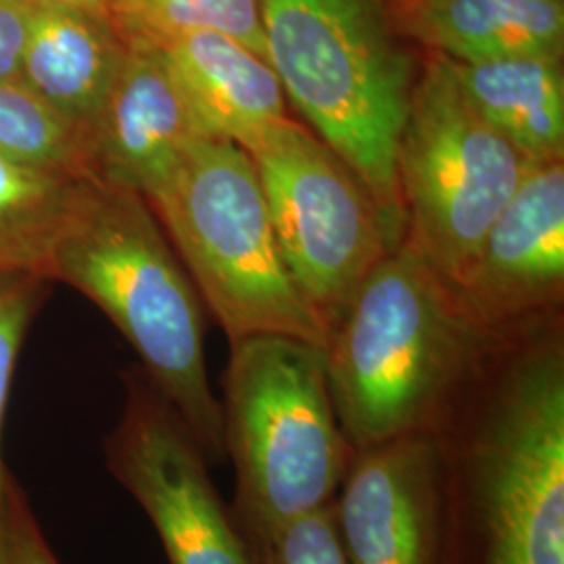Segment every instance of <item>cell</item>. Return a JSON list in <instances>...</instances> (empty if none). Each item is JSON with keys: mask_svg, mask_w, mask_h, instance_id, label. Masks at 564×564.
<instances>
[{"mask_svg": "<svg viewBox=\"0 0 564 564\" xmlns=\"http://www.w3.org/2000/svg\"><path fill=\"white\" fill-rule=\"evenodd\" d=\"M433 433L444 564H564V345L554 318L505 337Z\"/></svg>", "mask_w": 564, "mask_h": 564, "instance_id": "cell-1", "label": "cell"}, {"mask_svg": "<svg viewBox=\"0 0 564 564\" xmlns=\"http://www.w3.org/2000/svg\"><path fill=\"white\" fill-rule=\"evenodd\" d=\"M506 335L479 323L400 242L364 279L324 345L347 442L366 449L433 429Z\"/></svg>", "mask_w": 564, "mask_h": 564, "instance_id": "cell-2", "label": "cell"}, {"mask_svg": "<svg viewBox=\"0 0 564 564\" xmlns=\"http://www.w3.org/2000/svg\"><path fill=\"white\" fill-rule=\"evenodd\" d=\"M51 279L101 307L209 466L226 460L223 408L205 364L202 297L141 193L99 178L82 182Z\"/></svg>", "mask_w": 564, "mask_h": 564, "instance_id": "cell-3", "label": "cell"}, {"mask_svg": "<svg viewBox=\"0 0 564 564\" xmlns=\"http://www.w3.org/2000/svg\"><path fill=\"white\" fill-rule=\"evenodd\" d=\"M265 59L312 132L364 182L403 241L398 142L419 76L391 0H258Z\"/></svg>", "mask_w": 564, "mask_h": 564, "instance_id": "cell-4", "label": "cell"}, {"mask_svg": "<svg viewBox=\"0 0 564 564\" xmlns=\"http://www.w3.org/2000/svg\"><path fill=\"white\" fill-rule=\"evenodd\" d=\"M220 408L230 506L253 547L335 500L356 449L333 405L323 347L281 335L230 343Z\"/></svg>", "mask_w": 564, "mask_h": 564, "instance_id": "cell-5", "label": "cell"}, {"mask_svg": "<svg viewBox=\"0 0 564 564\" xmlns=\"http://www.w3.org/2000/svg\"><path fill=\"white\" fill-rule=\"evenodd\" d=\"M144 199L228 341L281 335L324 349L328 330L282 260L256 165L237 142H195Z\"/></svg>", "mask_w": 564, "mask_h": 564, "instance_id": "cell-6", "label": "cell"}, {"mask_svg": "<svg viewBox=\"0 0 564 564\" xmlns=\"http://www.w3.org/2000/svg\"><path fill=\"white\" fill-rule=\"evenodd\" d=\"M395 162L403 241L460 295L489 228L535 165L477 113L437 55L419 69Z\"/></svg>", "mask_w": 564, "mask_h": 564, "instance_id": "cell-7", "label": "cell"}, {"mask_svg": "<svg viewBox=\"0 0 564 564\" xmlns=\"http://www.w3.org/2000/svg\"><path fill=\"white\" fill-rule=\"evenodd\" d=\"M239 147L256 165L282 260L330 330L398 242L364 182L312 130L284 118Z\"/></svg>", "mask_w": 564, "mask_h": 564, "instance_id": "cell-8", "label": "cell"}, {"mask_svg": "<svg viewBox=\"0 0 564 564\" xmlns=\"http://www.w3.org/2000/svg\"><path fill=\"white\" fill-rule=\"evenodd\" d=\"M105 463L155 527L170 564H260L209 463L149 379H130Z\"/></svg>", "mask_w": 564, "mask_h": 564, "instance_id": "cell-9", "label": "cell"}, {"mask_svg": "<svg viewBox=\"0 0 564 564\" xmlns=\"http://www.w3.org/2000/svg\"><path fill=\"white\" fill-rule=\"evenodd\" d=\"M333 514L349 564H444V464L433 429L356 449Z\"/></svg>", "mask_w": 564, "mask_h": 564, "instance_id": "cell-10", "label": "cell"}, {"mask_svg": "<svg viewBox=\"0 0 564 564\" xmlns=\"http://www.w3.org/2000/svg\"><path fill=\"white\" fill-rule=\"evenodd\" d=\"M564 293V162L535 165L489 228L460 291L496 333L554 318Z\"/></svg>", "mask_w": 564, "mask_h": 564, "instance_id": "cell-11", "label": "cell"}, {"mask_svg": "<svg viewBox=\"0 0 564 564\" xmlns=\"http://www.w3.org/2000/svg\"><path fill=\"white\" fill-rule=\"evenodd\" d=\"M84 137L93 178L147 197L209 134L162 53L128 46L118 78Z\"/></svg>", "mask_w": 564, "mask_h": 564, "instance_id": "cell-12", "label": "cell"}, {"mask_svg": "<svg viewBox=\"0 0 564 564\" xmlns=\"http://www.w3.org/2000/svg\"><path fill=\"white\" fill-rule=\"evenodd\" d=\"M153 48L162 53L209 137L241 144L265 126L289 118L272 65L232 36L191 32Z\"/></svg>", "mask_w": 564, "mask_h": 564, "instance_id": "cell-13", "label": "cell"}, {"mask_svg": "<svg viewBox=\"0 0 564 564\" xmlns=\"http://www.w3.org/2000/svg\"><path fill=\"white\" fill-rule=\"evenodd\" d=\"M126 51L107 13L41 4L32 11L21 82L86 132L118 78Z\"/></svg>", "mask_w": 564, "mask_h": 564, "instance_id": "cell-14", "label": "cell"}, {"mask_svg": "<svg viewBox=\"0 0 564 564\" xmlns=\"http://www.w3.org/2000/svg\"><path fill=\"white\" fill-rule=\"evenodd\" d=\"M410 44L449 61L563 57L564 0H391Z\"/></svg>", "mask_w": 564, "mask_h": 564, "instance_id": "cell-15", "label": "cell"}, {"mask_svg": "<svg viewBox=\"0 0 564 564\" xmlns=\"http://www.w3.org/2000/svg\"><path fill=\"white\" fill-rule=\"evenodd\" d=\"M447 61L464 97L531 165L563 162V57Z\"/></svg>", "mask_w": 564, "mask_h": 564, "instance_id": "cell-16", "label": "cell"}, {"mask_svg": "<svg viewBox=\"0 0 564 564\" xmlns=\"http://www.w3.org/2000/svg\"><path fill=\"white\" fill-rule=\"evenodd\" d=\"M84 181L0 158V286L51 279L55 247Z\"/></svg>", "mask_w": 564, "mask_h": 564, "instance_id": "cell-17", "label": "cell"}, {"mask_svg": "<svg viewBox=\"0 0 564 564\" xmlns=\"http://www.w3.org/2000/svg\"><path fill=\"white\" fill-rule=\"evenodd\" d=\"M126 46H160L191 32H220L265 59L258 0H107Z\"/></svg>", "mask_w": 564, "mask_h": 564, "instance_id": "cell-18", "label": "cell"}, {"mask_svg": "<svg viewBox=\"0 0 564 564\" xmlns=\"http://www.w3.org/2000/svg\"><path fill=\"white\" fill-rule=\"evenodd\" d=\"M0 158L46 174L93 178L84 130L21 80H0Z\"/></svg>", "mask_w": 564, "mask_h": 564, "instance_id": "cell-19", "label": "cell"}, {"mask_svg": "<svg viewBox=\"0 0 564 564\" xmlns=\"http://www.w3.org/2000/svg\"><path fill=\"white\" fill-rule=\"evenodd\" d=\"M260 564H349L333 514V502L284 524L256 545Z\"/></svg>", "mask_w": 564, "mask_h": 564, "instance_id": "cell-20", "label": "cell"}, {"mask_svg": "<svg viewBox=\"0 0 564 564\" xmlns=\"http://www.w3.org/2000/svg\"><path fill=\"white\" fill-rule=\"evenodd\" d=\"M39 282L18 281L0 286V445H2V424L9 402V389L13 381V372L20 358L21 343L25 339L28 326L36 312ZM11 477L2 464V447H0V529L7 505V487Z\"/></svg>", "mask_w": 564, "mask_h": 564, "instance_id": "cell-21", "label": "cell"}, {"mask_svg": "<svg viewBox=\"0 0 564 564\" xmlns=\"http://www.w3.org/2000/svg\"><path fill=\"white\" fill-rule=\"evenodd\" d=\"M0 564H59L46 542L41 524L11 479L7 487V505L0 529Z\"/></svg>", "mask_w": 564, "mask_h": 564, "instance_id": "cell-22", "label": "cell"}, {"mask_svg": "<svg viewBox=\"0 0 564 564\" xmlns=\"http://www.w3.org/2000/svg\"><path fill=\"white\" fill-rule=\"evenodd\" d=\"M32 11L28 0H0V80H21Z\"/></svg>", "mask_w": 564, "mask_h": 564, "instance_id": "cell-23", "label": "cell"}, {"mask_svg": "<svg viewBox=\"0 0 564 564\" xmlns=\"http://www.w3.org/2000/svg\"><path fill=\"white\" fill-rule=\"evenodd\" d=\"M34 7L41 4H67V7H82V9H90V11H99L105 13V4L107 0H28Z\"/></svg>", "mask_w": 564, "mask_h": 564, "instance_id": "cell-24", "label": "cell"}]
</instances>
